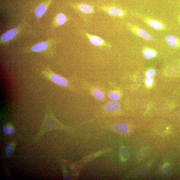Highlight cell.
<instances>
[{"instance_id": "8992f818", "label": "cell", "mask_w": 180, "mask_h": 180, "mask_svg": "<svg viewBox=\"0 0 180 180\" xmlns=\"http://www.w3.org/2000/svg\"><path fill=\"white\" fill-rule=\"evenodd\" d=\"M18 32V30L17 29H13L10 30L2 35L1 39L3 41H9L16 36Z\"/></svg>"}, {"instance_id": "ba28073f", "label": "cell", "mask_w": 180, "mask_h": 180, "mask_svg": "<svg viewBox=\"0 0 180 180\" xmlns=\"http://www.w3.org/2000/svg\"><path fill=\"white\" fill-rule=\"evenodd\" d=\"M121 105L119 102L112 101L108 102L106 106L105 109L108 112H113L117 111L120 108Z\"/></svg>"}, {"instance_id": "8fae6325", "label": "cell", "mask_w": 180, "mask_h": 180, "mask_svg": "<svg viewBox=\"0 0 180 180\" xmlns=\"http://www.w3.org/2000/svg\"><path fill=\"white\" fill-rule=\"evenodd\" d=\"M143 54L145 58L150 60L156 57V52L150 48H146L143 51Z\"/></svg>"}, {"instance_id": "d6986e66", "label": "cell", "mask_w": 180, "mask_h": 180, "mask_svg": "<svg viewBox=\"0 0 180 180\" xmlns=\"http://www.w3.org/2000/svg\"><path fill=\"white\" fill-rule=\"evenodd\" d=\"M156 74V71L154 70L151 69L148 70L146 73V75L147 77H150L154 76Z\"/></svg>"}, {"instance_id": "7c38bea8", "label": "cell", "mask_w": 180, "mask_h": 180, "mask_svg": "<svg viewBox=\"0 0 180 180\" xmlns=\"http://www.w3.org/2000/svg\"><path fill=\"white\" fill-rule=\"evenodd\" d=\"M47 10V6L44 5L38 6L35 11V15L37 17H41L44 15Z\"/></svg>"}, {"instance_id": "277c9868", "label": "cell", "mask_w": 180, "mask_h": 180, "mask_svg": "<svg viewBox=\"0 0 180 180\" xmlns=\"http://www.w3.org/2000/svg\"><path fill=\"white\" fill-rule=\"evenodd\" d=\"M75 7L80 12L85 15H90L93 13L94 11L92 6L86 3H76Z\"/></svg>"}, {"instance_id": "2e32d148", "label": "cell", "mask_w": 180, "mask_h": 180, "mask_svg": "<svg viewBox=\"0 0 180 180\" xmlns=\"http://www.w3.org/2000/svg\"><path fill=\"white\" fill-rule=\"evenodd\" d=\"M3 130L7 136L12 135L15 132V129L12 125L10 124H8L5 125L3 127Z\"/></svg>"}, {"instance_id": "3957f363", "label": "cell", "mask_w": 180, "mask_h": 180, "mask_svg": "<svg viewBox=\"0 0 180 180\" xmlns=\"http://www.w3.org/2000/svg\"><path fill=\"white\" fill-rule=\"evenodd\" d=\"M84 34L88 38L90 43L95 46H109V44L108 42L100 37L90 34L86 32H84Z\"/></svg>"}, {"instance_id": "9c48e42d", "label": "cell", "mask_w": 180, "mask_h": 180, "mask_svg": "<svg viewBox=\"0 0 180 180\" xmlns=\"http://www.w3.org/2000/svg\"><path fill=\"white\" fill-rule=\"evenodd\" d=\"M48 47V44L45 42H41L34 45L32 48V51L34 52H40L45 50Z\"/></svg>"}, {"instance_id": "44dd1931", "label": "cell", "mask_w": 180, "mask_h": 180, "mask_svg": "<svg viewBox=\"0 0 180 180\" xmlns=\"http://www.w3.org/2000/svg\"><path fill=\"white\" fill-rule=\"evenodd\" d=\"M179 22H180V16L179 17Z\"/></svg>"}, {"instance_id": "7a4b0ae2", "label": "cell", "mask_w": 180, "mask_h": 180, "mask_svg": "<svg viewBox=\"0 0 180 180\" xmlns=\"http://www.w3.org/2000/svg\"><path fill=\"white\" fill-rule=\"evenodd\" d=\"M99 9L109 16L115 17H122L125 12L121 9L117 7L109 5H102L99 7Z\"/></svg>"}, {"instance_id": "ffe728a7", "label": "cell", "mask_w": 180, "mask_h": 180, "mask_svg": "<svg viewBox=\"0 0 180 180\" xmlns=\"http://www.w3.org/2000/svg\"><path fill=\"white\" fill-rule=\"evenodd\" d=\"M145 82L147 86H150L154 83V79L150 77H147L145 79Z\"/></svg>"}, {"instance_id": "52a82bcc", "label": "cell", "mask_w": 180, "mask_h": 180, "mask_svg": "<svg viewBox=\"0 0 180 180\" xmlns=\"http://www.w3.org/2000/svg\"><path fill=\"white\" fill-rule=\"evenodd\" d=\"M114 128L115 131L122 134L126 133L129 130L128 126L124 123H116L114 126Z\"/></svg>"}, {"instance_id": "ac0fdd59", "label": "cell", "mask_w": 180, "mask_h": 180, "mask_svg": "<svg viewBox=\"0 0 180 180\" xmlns=\"http://www.w3.org/2000/svg\"><path fill=\"white\" fill-rule=\"evenodd\" d=\"M108 97L111 100L114 101H118L120 98L119 94L113 92L109 93L108 94Z\"/></svg>"}, {"instance_id": "5bb4252c", "label": "cell", "mask_w": 180, "mask_h": 180, "mask_svg": "<svg viewBox=\"0 0 180 180\" xmlns=\"http://www.w3.org/2000/svg\"><path fill=\"white\" fill-rule=\"evenodd\" d=\"M16 144L13 142L9 143L6 147V153L7 156H10L13 154L15 149Z\"/></svg>"}, {"instance_id": "6da1fadb", "label": "cell", "mask_w": 180, "mask_h": 180, "mask_svg": "<svg viewBox=\"0 0 180 180\" xmlns=\"http://www.w3.org/2000/svg\"><path fill=\"white\" fill-rule=\"evenodd\" d=\"M43 74L53 82L62 86H66L68 85V82L66 79L51 71H45Z\"/></svg>"}, {"instance_id": "e0dca14e", "label": "cell", "mask_w": 180, "mask_h": 180, "mask_svg": "<svg viewBox=\"0 0 180 180\" xmlns=\"http://www.w3.org/2000/svg\"><path fill=\"white\" fill-rule=\"evenodd\" d=\"M93 94L95 98L99 100H103L105 98L104 93L98 89H95L93 91Z\"/></svg>"}, {"instance_id": "5b68a950", "label": "cell", "mask_w": 180, "mask_h": 180, "mask_svg": "<svg viewBox=\"0 0 180 180\" xmlns=\"http://www.w3.org/2000/svg\"><path fill=\"white\" fill-rule=\"evenodd\" d=\"M165 41L169 47L173 48L180 47V40L172 35H167L165 37Z\"/></svg>"}, {"instance_id": "9a60e30c", "label": "cell", "mask_w": 180, "mask_h": 180, "mask_svg": "<svg viewBox=\"0 0 180 180\" xmlns=\"http://www.w3.org/2000/svg\"><path fill=\"white\" fill-rule=\"evenodd\" d=\"M66 17L64 14L59 13L56 17V23L59 26H62L66 22Z\"/></svg>"}, {"instance_id": "4fadbf2b", "label": "cell", "mask_w": 180, "mask_h": 180, "mask_svg": "<svg viewBox=\"0 0 180 180\" xmlns=\"http://www.w3.org/2000/svg\"><path fill=\"white\" fill-rule=\"evenodd\" d=\"M149 23L151 27L156 30H161L164 28L163 25L156 20H150L149 21Z\"/></svg>"}, {"instance_id": "30bf717a", "label": "cell", "mask_w": 180, "mask_h": 180, "mask_svg": "<svg viewBox=\"0 0 180 180\" xmlns=\"http://www.w3.org/2000/svg\"><path fill=\"white\" fill-rule=\"evenodd\" d=\"M136 31L137 34L144 40L151 41L153 39V37L151 35L145 30L138 29L136 30Z\"/></svg>"}]
</instances>
